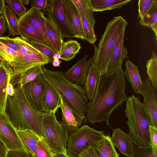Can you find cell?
<instances>
[{"mask_svg":"<svg viewBox=\"0 0 157 157\" xmlns=\"http://www.w3.org/2000/svg\"><path fill=\"white\" fill-rule=\"evenodd\" d=\"M47 35L55 51L60 54L63 41L59 31L46 18V20Z\"/></svg>","mask_w":157,"mask_h":157,"instance_id":"cell-28","label":"cell"},{"mask_svg":"<svg viewBox=\"0 0 157 157\" xmlns=\"http://www.w3.org/2000/svg\"><path fill=\"white\" fill-rule=\"evenodd\" d=\"M110 137L121 153L128 157H133V140L128 134L120 128H115Z\"/></svg>","mask_w":157,"mask_h":157,"instance_id":"cell-18","label":"cell"},{"mask_svg":"<svg viewBox=\"0 0 157 157\" xmlns=\"http://www.w3.org/2000/svg\"><path fill=\"white\" fill-rule=\"evenodd\" d=\"M154 0H140L138 2V17L142 19L149 11Z\"/></svg>","mask_w":157,"mask_h":157,"instance_id":"cell-39","label":"cell"},{"mask_svg":"<svg viewBox=\"0 0 157 157\" xmlns=\"http://www.w3.org/2000/svg\"><path fill=\"white\" fill-rule=\"evenodd\" d=\"M133 157H157L152 152L151 146L144 147L136 144L133 140Z\"/></svg>","mask_w":157,"mask_h":157,"instance_id":"cell-36","label":"cell"},{"mask_svg":"<svg viewBox=\"0 0 157 157\" xmlns=\"http://www.w3.org/2000/svg\"><path fill=\"white\" fill-rule=\"evenodd\" d=\"M157 0H154L149 11L140 19V25L147 27L152 30L156 40L157 39Z\"/></svg>","mask_w":157,"mask_h":157,"instance_id":"cell-31","label":"cell"},{"mask_svg":"<svg viewBox=\"0 0 157 157\" xmlns=\"http://www.w3.org/2000/svg\"><path fill=\"white\" fill-rule=\"evenodd\" d=\"M125 30L119 36L112 52L105 74H110L121 68L125 59H128V51L124 45Z\"/></svg>","mask_w":157,"mask_h":157,"instance_id":"cell-16","label":"cell"},{"mask_svg":"<svg viewBox=\"0 0 157 157\" xmlns=\"http://www.w3.org/2000/svg\"><path fill=\"white\" fill-rule=\"evenodd\" d=\"M23 4L28 5L29 3V0H19Z\"/></svg>","mask_w":157,"mask_h":157,"instance_id":"cell-53","label":"cell"},{"mask_svg":"<svg viewBox=\"0 0 157 157\" xmlns=\"http://www.w3.org/2000/svg\"><path fill=\"white\" fill-rule=\"evenodd\" d=\"M45 10L46 18L59 31L63 39L75 38L67 17L63 0H48Z\"/></svg>","mask_w":157,"mask_h":157,"instance_id":"cell-8","label":"cell"},{"mask_svg":"<svg viewBox=\"0 0 157 157\" xmlns=\"http://www.w3.org/2000/svg\"><path fill=\"white\" fill-rule=\"evenodd\" d=\"M14 92L8 96L6 112L16 130L30 129L44 138L45 113L36 109L27 98L22 86H14Z\"/></svg>","mask_w":157,"mask_h":157,"instance_id":"cell-2","label":"cell"},{"mask_svg":"<svg viewBox=\"0 0 157 157\" xmlns=\"http://www.w3.org/2000/svg\"><path fill=\"white\" fill-rule=\"evenodd\" d=\"M57 109L44 113V139L53 154L59 153L67 154V145L68 134L57 119L56 113Z\"/></svg>","mask_w":157,"mask_h":157,"instance_id":"cell-6","label":"cell"},{"mask_svg":"<svg viewBox=\"0 0 157 157\" xmlns=\"http://www.w3.org/2000/svg\"><path fill=\"white\" fill-rule=\"evenodd\" d=\"M7 91L8 96H12L14 94V87L10 82L8 83Z\"/></svg>","mask_w":157,"mask_h":157,"instance_id":"cell-48","label":"cell"},{"mask_svg":"<svg viewBox=\"0 0 157 157\" xmlns=\"http://www.w3.org/2000/svg\"><path fill=\"white\" fill-rule=\"evenodd\" d=\"M80 15L82 28V40L94 44L97 38L94 31L96 21L93 12L89 7L86 0H71Z\"/></svg>","mask_w":157,"mask_h":157,"instance_id":"cell-10","label":"cell"},{"mask_svg":"<svg viewBox=\"0 0 157 157\" xmlns=\"http://www.w3.org/2000/svg\"><path fill=\"white\" fill-rule=\"evenodd\" d=\"M46 78L75 115L86 122L87 105L88 99L83 87L73 83L66 79L62 72L53 71L41 66Z\"/></svg>","mask_w":157,"mask_h":157,"instance_id":"cell-3","label":"cell"},{"mask_svg":"<svg viewBox=\"0 0 157 157\" xmlns=\"http://www.w3.org/2000/svg\"><path fill=\"white\" fill-rule=\"evenodd\" d=\"M60 59V54L56 53L53 56V59Z\"/></svg>","mask_w":157,"mask_h":157,"instance_id":"cell-52","label":"cell"},{"mask_svg":"<svg viewBox=\"0 0 157 157\" xmlns=\"http://www.w3.org/2000/svg\"><path fill=\"white\" fill-rule=\"evenodd\" d=\"M61 61L59 59H54L52 61V65L55 67H60Z\"/></svg>","mask_w":157,"mask_h":157,"instance_id":"cell-49","label":"cell"},{"mask_svg":"<svg viewBox=\"0 0 157 157\" xmlns=\"http://www.w3.org/2000/svg\"><path fill=\"white\" fill-rule=\"evenodd\" d=\"M90 9L94 13L120 8L132 0H86Z\"/></svg>","mask_w":157,"mask_h":157,"instance_id":"cell-23","label":"cell"},{"mask_svg":"<svg viewBox=\"0 0 157 157\" xmlns=\"http://www.w3.org/2000/svg\"><path fill=\"white\" fill-rule=\"evenodd\" d=\"M78 157H98L94 148L91 147L81 152Z\"/></svg>","mask_w":157,"mask_h":157,"instance_id":"cell-45","label":"cell"},{"mask_svg":"<svg viewBox=\"0 0 157 157\" xmlns=\"http://www.w3.org/2000/svg\"><path fill=\"white\" fill-rule=\"evenodd\" d=\"M5 2L4 0H0V16L6 6Z\"/></svg>","mask_w":157,"mask_h":157,"instance_id":"cell-51","label":"cell"},{"mask_svg":"<svg viewBox=\"0 0 157 157\" xmlns=\"http://www.w3.org/2000/svg\"><path fill=\"white\" fill-rule=\"evenodd\" d=\"M125 76L122 68L110 74L100 75L95 96L87 105L86 117L90 123L105 121L109 125L112 112L128 99L124 92Z\"/></svg>","mask_w":157,"mask_h":157,"instance_id":"cell-1","label":"cell"},{"mask_svg":"<svg viewBox=\"0 0 157 157\" xmlns=\"http://www.w3.org/2000/svg\"><path fill=\"white\" fill-rule=\"evenodd\" d=\"M143 82V104L150 116L152 126L157 128V90L152 87L148 79H145Z\"/></svg>","mask_w":157,"mask_h":157,"instance_id":"cell-15","label":"cell"},{"mask_svg":"<svg viewBox=\"0 0 157 157\" xmlns=\"http://www.w3.org/2000/svg\"><path fill=\"white\" fill-rule=\"evenodd\" d=\"M48 0H33L30 3L31 8H35L40 10H45L47 3Z\"/></svg>","mask_w":157,"mask_h":157,"instance_id":"cell-44","label":"cell"},{"mask_svg":"<svg viewBox=\"0 0 157 157\" xmlns=\"http://www.w3.org/2000/svg\"><path fill=\"white\" fill-rule=\"evenodd\" d=\"M80 44L76 40L63 41L60 54V59L66 61L73 59L81 48Z\"/></svg>","mask_w":157,"mask_h":157,"instance_id":"cell-29","label":"cell"},{"mask_svg":"<svg viewBox=\"0 0 157 157\" xmlns=\"http://www.w3.org/2000/svg\"><path fill=\"white\" fill-rule=\"evenodd\" d=\"M0 60L5 63H7V61L4 57L0 54Z\"/></svg>","mask_w":157,"mask_h":157,"instance_id":"cell-54","label":"cell"},{"mask_svg":"<svg viewBox=\"0 0 157 157\" xmlns=\"http://www.w3.org/2000/svg\"><path fill=\"white\" fill-rule=\"evenodd\" d=\"M6 157H32L26 151L8 150Z\"/></svg>","mask_w":157,"mask_h":157,"instance_id":"cell-43","label":"cell"},{"mask_svg":"<svg viewBox=\"0 0 157 157\" xmlns=\"http://www.w3.org/2000/svg\"><path fill=\"white\" fill-rule=\"evenodd\" d=\"M0 54L6 60L7 63L11 62L15 58L21 55L18 52L11 49L0 42Z\"/></svg>","mask_w":157,"mask_h":157,"instance_id":"cell-38","label":"cell"},{"mask_svg":"<svg viewBox=\"0 0 157 157\" xmlns=\"http://www.w3.org/2000/svg\"><path fill=\"white\" fill-rule=\"evenodd\" d=\"M10 74L6 63L0 61V112H6L8 95L7 87L10 81Z\"/></svg>","mask_w":157,"mask_h":157,"instance_id":"cell-21","label":"cell"},{"mask_svg":"<svg viewBox=\"0 0 157 157\" xmlns=\"http://www.w3.org/2000/svg\"><path fill=\"white\" fill-rule=\"evenodd\" d=\"M147 73L152 85V87L157 90V56L152 51L151 59L147 60Z\"/></svg>","mask_w":157,"mask_h":157,"instance_id":"cell-33","label":"cell"},{"mask_svg":"<svg viewBox=\"0 0 157 157\" xmlns=\"http://www.w3.org/2000/svg\"><path fill=\"white\" fill-rule=\"evenodd\" d=\"M13 39L18 46V52L21 55L38 53L40 52L31 44L22 39L20 37L17 36Z\"/></svg>","mask_w":157,"mask_h":157,"instance_id":"cell-34","label":"cell"},{"mask_svg":"<svg viewBox=\"0 0 157 157\" xmlns=\"http://www.w3.org/2000/svg\"><path fill=\"white\" fill-rule=\"evenodd\" d=\"M0 140L8 150L26 151L6 112H0Z\"/></svg>","mask_w":157,"mask_h":157,"instance_id":"cell-11","label":"cell"},{"mask_svg":"<svg viewBox=\"0 0 157 157\" xmlns=\"http://www.w3.org/2000/svg\"><path fill=\"white\" fill-rule=\"evenodd\" d=\"M100 75L91 64L83 87L88 99L90 101H92L95 96Z\"/></svg>","mask_w":157,"mask_h":157,"instance_id":"cell-27","label":"cell"},{"mask_svg":"<svg viewBox=\"0 0 157 157\" xmlns=\"http://www.w3.org/2000/svg\"><path fill=\"white\" fill-rule=\"evenodd\" d=\"M41 65L30 68L19 75L10 82L13 87L23 86L26 83L35 80L42 72Z\"/></svg>","mask_w":157,"mask_h":157,"instance_id":"cell-32","label":"cell"},{"mask_svg":"<svg viewBox=\"0 0 157 157\" xmlns=\"http://www.w3.org/2000/svg\"><path fill=\"white\" fill-rule=\"evenodd\" d=\"M88 55L78 60L71 68L62 72L64 77L71 83L84 85L91 64V58L87 60Z\"/></svg>","mask_w":157,"mask_h":157,"instance_id":"cell-13","label":"cell"},{"mask_svg":"<svg viewBox=\"0 0 157 157\" xmlns=\"http://www.w3.org/2000/svg\"><path fill=\"white\" fill-rule=\"evenodd\" d=\"M40 76L43 87L46 113L52 112L59 108L60 97L46 78L42 71L40 74Z\"/></svg>","mask_w":157,"mask_h":157,"instance_id":"cell-20","label":"cell"},{"mask_svg":"<svg viewBox=\"0 0 157 157\" xmlns=\"http://www.w3.org/2000/svg\"><path fill=\"white\" fill-rule=\"evenodd\" d=\"M124 111L128 118V135L137 144L144 147L150 145L149 128L151 118L139 97L134 95L128 97Z\"/></svg>","mask_w":157,"mask_h":157,"instance_id":"cell-4","label":"cell"},{"mask_svg":"<svg viewBox=\"0 0 157 157\" xmlns=\"http://www.w3.org/2000/svg\"><path fill=\"white\" fill-rule=\"evenodd\" d=\"M8 151L4 144L0 140V157H6Z\"/></svg>","mask_w":157,"mask_h":157,"instance_id":"cell-47","label":"cell"},{"mask_svg":"<svg viewBox=\"0 0 157 157\" xmlns=\"http://www.w3.org/2000/svg\"><path fill=\"white\" fill-rule=\"evenodd\" d=\"M7 25L5 18L2 15L0 16V37L3 36L7 31Z\"/></svg>","mask_w":157,"mask_h":157,"instance_id":"cell-46","label":"cell"},{"mask_svg":"<svg viewBox=\"0 0 157 157\" xmlns=\"http://www.w3.org/2000/svg\"><path fill=\"white\" fill-rule=\"evenodd\" d=\"M18 23L20 35L22 39L30 44L31 42H35L48 46L43 36L36 29L25 22Z\"/></svg>","mask_w":157,"mask_h":157,"instance_id":"cell-25","label":"cell"},{"mask_svg":"<svg viewBox=\"0 0 157 157\" xmlns=\"http://www.w3.org/2000/svg\"><path fill=\"white\" fill-rule=\"evenodd\" d=\"M105 136L103 131H97L84 125L69 136L67 145V155L69 157H78L81 152L93 147Z\"/></svg>","mask_w":157,"mask_h":157,"instance_id":"cell-7","label":"cell"},{"mask_svg":"<svg viewBox=\"0 0 157 157\" xmlns=\"http://www.w3.org/2000/svg\"><path fill=\"white\" fill-rule=\"evenodd\" d=\"M128 25V22L122 17H114L107 24L98 46L94 45V53L91 58V64L100 75L105 74L116 42Z\"/></svg>","mask_w":157,"mask_h":157,"instance_id":"cell-5","label":"cell"},{"mask_svg":"<svg viewBox=\"0 0 157 157\" xmlns=\"http://www.w3.org/2000/svg\"><path fill=\"white\" fill-rule=\"evenodd\" d=\"M0 42L11 49L18 52L17 46L15 43L13 38L9 36H4L0 37Z\"/></svg>","mask_w":157,"mask_h":157,"instance_id":"cell-42","label":"cell"},{"mask_svg":"<svg viewBox=\"0 0 157 157\" xmlns=\"http://www.w3.org/2000/svg\"><path fill=\"white\" fill-rule=\"evenodd\" d=\"M46 19V18L41 10L36 8H31L23 15L19 17L18 21V22H25L39 31L44 37L48 46L54 50L47 36Z\"/></svg>","mask_w":157,"mask_h":157,"instance_id":"cell-14","label":"cell"},{"mask_svg":"<svg viewBox=\"0 0 157 157\" xmlns=\"http://www.w3.org/2000/svg\"><path fill=\"white\" fill-rule=\"evenodd\" d=\"M16 131L25 150L32 157H35V150L41 137L30 129Z\"/></svg>","mask_w":157,"mask_h":157,"instance_id":"cell-24","label":"cell"},{"mask_svg":"<svg viewBox=\"0 0 157 157\" xmlns=\"http://www.w3.org/2000/svg\"><path fill=\"white\" fill-rule=\"evenodd\" d=\"M10 8L19 17L25 14L26 10V8L19 0H11Z\"/></svg>","mask_w":157,"mask_h":157,"instance_id":"cell-40","label":"cell"},{"mask_svg":"<svg viewBox=\"0 0 157 157\" xmlns=\"http://www.w3.org/2000/svg\"><path fill=\"white\" fill-rule=\"evenodd\" d=\"M50 62L48 59L40 52L20 55L9 63H6L10 74V81L32 68L44 66Z\"/></svg>","mask_w":157,"mask_h":157,"instance_id":"cell-9","label":"cell"},{"mask_svg":"<svg viewBox=\"0 0 157 157\" xmlns=\"http://www.w3.org/2000/svg\"><path fill=\"white\" fill-rule=\"evenodd\" d=\"M127 80L131 84L135 93L142 94L143 84L137 66L128 60L126 61L124 73Z\"/></svg>","mask_w":157,"mask_h":157,"instance_id":"cell-22","label":"cell"},{"mask_svg":"<svg viewBox=\"0 0 157 157\" xmlns=\"http://www.w3.org/2000/svg\"><path fill=\"white\" fill-rule=\"evenodd\" d=\"M52 155L44 138L41 137L35 150V157H52Z\"/></svg>","mask_w":157,"mask_h":157,"instance_id":"cell-35","label":"cell"},{"mask_svg":"<svg viewBox=\"0 0 157 157\" xmlns=\"http://www.w3.org/2000/svg\"><path fill=\"white\" fill-rule=\"evenodd\" d=\"M64 9L69 25L75 38L82 40V28L77 8L71 0H63Z\"/></svg>","mask_w":157,"mask_h":157,"instance_id":"cell-17","label":"cell"},{"mask_svg":"<svg viewBox=\"0 0 157 157\" xmlns=\"http://www.w3.org/2000/svg\"><path fill=\"white\" fill-rule=\"evenodd\" d=\"M52 157H69L67 153H59L53 154Z\"/></svg>","mask_w":157,"mask_h":157,"instance_id":"cell-50","label":"cell"},{"mask_svg":"<svg viewBox=\"0 0 157 157\" xmlns=\"http://www.w3.org/2000/svg\"><path fill=\"white\" fill-rule=\"evenodd\" d=\"M11 0H5V1L6 2V3L8 4V6L10 7L11 6Z\"/></svg>","mask_w":157,"mask_h":157,"instance_id":"cell-55","label":"cell"},{"mask_svg":"<svg viewBox=\"0 0 157 157\" xmlns=\"http://www.w3.org/2000/svg\"><path fill=\"white\" fill-rule=\"evenodd\" d=\"M22 87L27 98L33 106L40 112L46 113L40 74L35 80L26 83Z\"/></svg>","mask_w":157,"mask_h":157,"instance_id":"cell-12","label":"cell"},{"mask_svg":"<svg viewBox=\"0 0 157 157\" xmlns=\"http://www.w3.org/2000/svg\"><path fill=\"white\" fill-rule=\"evenodd\" d=\"M30 44L46 56L50 60V62H52L53 60V56L56 53L54 50L47 45L41 43L31 42Z\"/></svg>","mask_w":157,"mask_h":157,"instance_id":"cell-37","label":"cell"},{"mask_svg":"<svg viewBox=\"0 0 157 157\" xmlns=\"http://www.w3.org/2000/svg\"><path fill=\"white\" fill-rule=\"evenodd\" d=\"M94 148L98 157H119L110 136H105L101 140L95 143Z\"/></svg>","mask_w":157,"mask_h":157,"instance_id":"cell-26","label":"cell"},{"mask_svg":"<svg viewBox=\"0 0 157 157\" xmlns=\"http://www.w3.org/2000/svg\"><path fill=\"white\" fill-rule=\"evenodd\" d=\"M150 145L153 154L157 155V128L150 126L149 128Z\"/></svg>","mask_w":157,"mask_h":157,"instance_id":"cell-41","label":"cell"},{"mask_svg":"<svg viewBox=\"0 0 157 157\" xmlns=\"http://www.w3.org/2000/svg\"><path fill=\"white\" fill-rule=\"evenodd\" d=\"M60 98L59 108L61 109L63 116L62 120L59 122L68 134H70L80 127L82 121L75 115L71 109L63 102L60 97Z\"/></svg>","mask_w":157,"mask_h":157,"instance_id":"cell-19","label":"cell"},{"mask_svg":"<svg viewBox=\"0 0 157 157\" xmlns=\"http://www.w3.org/2000/svg\"><path fill=\"white\" fill-rule=\"evenodd\" d=\"M6 22L10 35H20L19 23L16 15L8 5L5 6L2 12Z\"/></svg>","mask_w":157,"mask_h":157,"instance_id":"cell-30","label":"cell"}]
</instances>
